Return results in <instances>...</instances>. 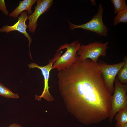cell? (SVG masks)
I'll list each match as a JSON object with an SVG mask.
<instances>
[{
	"label": "cell",
	"instance_id": "5bb4252c",
	"mask_svg": "<svg viewBox=\"0 0 127 127\" xmlns=\"http://www.w3.org/2000/svg\"><path fill=\"white\" fill-rule=\"evenodd\" d=\"M0 95L7 99L11 98L17 99L19 97L17 94L13 93L9 88L0 83Z\"/></svg>",
	"mask_w": 127,
	"mask_h": 127
},
{
	"label": "cell",
	"instance_id": "277c9868",
	"mask_svg": "<svg viewBox=\"0 0 127 127\" xmlns=\"http://www.w3.org/2000/svg\"><path fill=\"white\" fill-rule=\"evenodd\" d=\"M108 42L104 43L95 41L85 45H80L78 51V60H82L89 59L97 63L100 56H105L107 54L106 50L108 48Z\"/></svg>",
	"mask_w": 127,
	"mask_h": 127
},
{
	"label": "cell",
	"instance_id": "52a82bcc",
	"mask_svg": "<svg viewBox=\"0 0 127 127\" xmlns=\"http://www.w3.org/2000/svg\"><path fill=\"white\" fill-rule=\"evenodd\" d=\"M125 63L124 61L113 64L98 63L102 73L105 85L111 95L114 91L113 84L116 76Z\"/></svg>",
	"mask_w": 127,
	"mask_h": 127
},
{
	"label": "cell",
	"instance_id": "3957f363",
	"mask_svg": "<svg viewBox=\"0 0 127 127\" xmlns=\"http://www.w3.org/2000/svg\"><path fill=\"white\" fill-rule=\"evenodd\" d=\"M103 7L100 3L97 12L91 20L85 23L79 25L72 24L68 20L69 28L72 30L77 28H82L94 32L101 36L106 37L107 35L108 29L103 23Z\"/></svg>",
	"mask_w": 127,
	"mask_h": 127
},
{
	"label": "cell",
	"instance_id": "ac0fdd59",
	"mask_svg": "<svg viewBox=\"0 0 127 127\" xmlns=\"http://www.w3.org/2000/svg\"><path fill=\"white\" fill-rule=\"evenodd\" d=\"M121 127H127V123L125 124Z\"/></svg>",
	"mask_w": 127,
	"mask_h": 127
},
{
	"label": "cell",
	"instance_id": "30bf717a",
	"mask_svg": "<svg viewBox=\"0 0 127 127\" xmlns=\"http://www.w3.org/2000/svg\"><path fill=\"white\" fill-rule=\"evenodd\" d=\"M36 2V0H24L20 1L18 6L9 13V16L15 19L18 17L20 14L25 11H27L28 15L30 16L32 13L31 9L32 6Z\"/></svg>",
	"mask_w": 127,
	"mask_h": 127
},
{
	"label": "cell",
	"instance_id": "9a60e30c",
	"mask_svg": "<svg viewBox=\"0 0 127 127\" xmlns=\"http://www.w3.org/2000/svg\"><path fill=\"white\" fill-rule=\"evenodd\" d=\"M114 19L113 25L115 26L120 23H127V9L117 14Z\"/></svg>",
	"mask_w": 127,
	"mask_h": 127
},
{
	"label": "cell",
	"instance_id": "7a4b0ae2",
	"mask_svg": "<svg viewBox=\"0 0 127 127\" xmlns=\"http://www.w3.org/2000/svg\"><path fill=\"white\" fill-rule=\"evenodd\" d=\"M80 45V43L77 41L70 44L62 45L57 50V52L64 49H66V51L54 63L52 69H56L58 72L60 71L69 67L77 61L78 56H76V52Z\"/></svg>",
	"mask_w": 127,
	"mask_h": 127
},
{
	"label": "cell",
	"instance_id": "9c48e42d",
	"mask_svg": "<svg viewBox=\"0 0 127 127\" xmlns=\"http://www.w3.org/2000/svg\"><path fill=\"white\" fill-rule=\"evenodd\" d=\"M27 12L25 11L22 12L20 16L18 18L17 22L14 25L12 26L6 25L0 28V31L2 32H5L7 33L11 31H17L23 34L27 38L29 41L28 46L30 51V44L32 43V39L29 35L27 32L26 29L28 27L27 25L26 24V22L28 19Z\"/></svg>",
	"mask_w": 127,
	"mask_h": 127
},
{
	"label": "cell",
	"instance_id": "2e32d148",
	"mask_svg": "<svg viewBox=\"0 0 127 127\" xmlns=\"http://www.w3.org/2000/svg\"><path fill=\"white\" fill-rule=\"evenodd\" d=\"M0 9L6 15H7L8 12L6 9L5 4L4 0H0Z\"/></svg>",
	"mask_w": 127,
	"mask_h": 127
},
{
	"label": "cell",
	"instance_id": "ba28073f",
	"mask_svg": "<svg viewBox=\"0 0 127 127\" xmlns=\"http://www.w3.org/2000/svg\"><path fill=\"white\" fill-rule=\"evenodd\" d=\"M53 0H36L37 5L33 13L28 17V28L29 31L33 33L38 25L37 21L39 17L47 11L52 6Z\"/></svg>",
	"mask_w": 127,
	"mask_h": 127
},
{
	"label": "cell",
	"instance_id": "4fadbf2b",
	"mask_svg": "<svg viewBox=\"0 0 127 127\" xmlns=\"http://www.w3.org/2000/svg\"><path fill=\"white\" fill-rule=\"evenodd\" d=\"M114 7L115 14L127 9V5L125 0H111Z\"/></svg>",
	"mask_w": 127,
	"mask_h": 127
},
{
	"label": "cell",
	"instance_id": "8992f818",
	"mask_svg": "<svg viewBox=\"0 0 127 127\" xmlns=\"http://www.w3.org/2000/svg\"><path fill=\"white\" fill-rule=\"evenodd\" d=\"M62 52V51L60 52H57L54 55L53 58L51 60H49L48 64L45 66H40L34 63H32L28 65L29 68H32L33 69L37 68L40 69L44 78V86L43 91L41 95L39 96L36 95L35 96V100H38L39 101L42 98H43L48 102H52L54 100V98L51 95L49 91L50 87L48 85V82L50 72L51 70L52 69L53 64L58 58L61 56Z\"/></svg>",
	"mask_w": 127,
	"mask_h": 127
},
{
	"label": "cell",
	"instance_id": "7c38bea8",
	"mask_svg": "<svg viewBox=\"0 0 127 127\" xmlns=\"http://www.w3.org/2000/svg\"><path fill=\"white\" fill-rule=\"evenodd\" d=\"M124 60L125 63L117 74V79L121 83H127V56H125Z\"/></svg>",
	"mask_w": 127,
	"mask_h": 127
},
{
	"label": "cell",
	"instance_id": "8fae6325",
	"mask_svg": "<svg viewBox=\"0 0 127 127\" xmlns=\"http://www.w3.org/2000/svg\"><path fill=\"white\" fill-rule=\"evenodd\" d=\"M115 115V127H121L127 123V107L119 110Z\"/></svg>",
	"mask_w": 127,
	"mask_h": 127
},
{
	"label": "cell",
	"instance_id": "5b68a950",
	"mask_svg": "<svg viewBox=\"0 0 127 127\" xmlns=\"http://www.w3.org/2000/svg\"><path fill=\"white\" fill-rule=\"evenodd\" d=\"M114 93L112 96L111 111L108 117L111 123L117 112L127 107V84H122L117 78L115 79Z\"/></svg>",
	"mask_w": 127,
	"mask_h": 127
},
{
	"label": "cell",
	"instance_id": "6da1fadb",
	"mask_svg": "<svg viewBox=\"0 0 127 127\" xmlns=\"http://www.w3.org/2000/svg\"><path fill=\"white\" fill-rule=\"evenodd\" d=\"M58 88L68 111L82 123H98L108 118L112 96L97 63L77 60L57 74Z\"/></svg>",
	"mask_w": 127,
	"mask_h": 127
},
{
	"label": "cell",
	"instance_id": "e0dca14e",
	"mask_svg": "<svg viewBox=\"0 0 127 127\" xmlns=\"http://www.w3.org/2000/svg\"><path fill=\"white\" fill-rule=\"evenodd\" d=\"M9 127H22L19 124H17L16 123H14L11 124Z\"/></svg>",
	"mask_w": 127,
	"mask_h": 127
}]
</instances>
